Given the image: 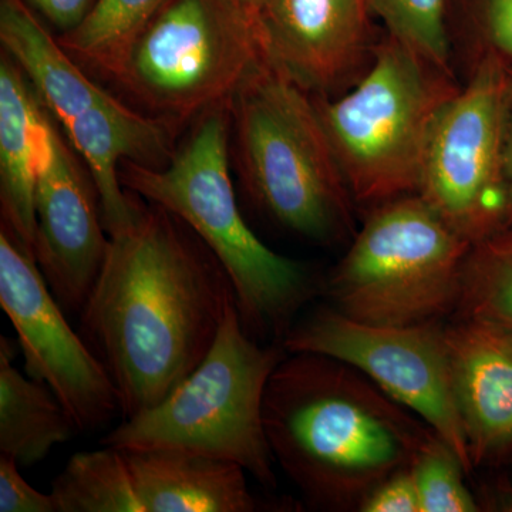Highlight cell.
Returning <instances> with one entry per match:
<instances>
[{
  "label": "cell",
  "mask_w": 512,
  "mask_h": 512,
  "mask_svg": "<svg viewBox=\"0 0 512 512\" xmlns=\"http://www.w3.org/2000/svg\"><path fill=\"white\" fill-rule=\"evenodd\" d=\"M0 305L18 333L26 373L52 390L77 430L99 429L120 414L106 367L67 322L35 254L3 224Z\"/></svg>",
  "instance_id": "8fae6325"
},
{
  "label": "cell",
  "mask_w": 512,
  "mask_h": 512,
  "mask_svg": "<svg viewBox=\"0 0 512 512\" xmlns=\"http://www.w3.org/2000/svg\"><path fill=\"white\" fill-rule=\"evenodd\" d=\"M370 0H266L258 16L266 60L313 96H340L372 62Z\"/></svg>",
  "instance_id": "4fadbf2b"
},
{
  "label": "cell",
  "mask_w": 512,
  "mask_h": 512,
  "mask_svg": "<svg viewBox=\"0 0 512 512\" xmlns=\"http://www.w3.org/2000/svg\"><path fill=\"white\" fill-rule=\"evenodd\" d=\"M456 311L512 338V228L500 229L471 245Z\"/></svg>",
  "instance_id": "7402d4cb"
},
{
  "label": "cell",
  "mask_w": 512,
  "mask_h": 512,
  "mask_svg": "<svg viewBox=\"0 0 512 512\" xmlns=\"http://www.w3.org/2000/svg\"><path fill=\"white\" fill-rule=\"evenodd\" d=\"M28 5L42 13L47 22L64 33L82 23L96 0H25Z\"/></svg>",
  "instance_id": "83f0119b"
},
{
  "label": "cell",
  "mask_w": 512,
  "mask_h": 512,
  "mask_svg": "<svg viewBox=\"0 0 512 512\" xmlns=\"http://www.w3.org/2000/svg\"><path fill=\"white\" fill-rule=\"evenodd\" d=\"M249 197L276 224L312 241L353 229L352 194L315 99L268 60L229 101Z\"/></svg>",
  "instance_id": "277c9868"
},
{
  "label": "cell",
  "mask_w": 512,
  "mask_h": 512,
  "mask_svg": "<svg viewBox=\"0 0 512 512\" xmlns=\"http://www.w3.org/2000/svg\"><path fill=\"white\" fill-rule=\"evenodd\" d=\"M12 342L0 338V456L20 467L40 463L76 429L69 413L45 383L13 366Z\"/></svg>",
  "instance_id": "d6986e66"
},
{
  "label": "cell",
  "mask_w": 512,
  "mask_h": 512,
  "mask_svg": "<svg viewBox=\"0 0 512 512\" xmlns=\"http://www.w3.org/2000/svg\"><path fill=\"white\" fill-rule=\"evenodd\" d=\"M419 490L420 512H473L478 504L464 483L463 461L436 437L421 451L413 467Z\"/></svg>",
  "instance_id": "cb8c5ba5"
},
{
  "label": "cell",
  "mask_w": 512,
  "mask_h": 512,
  "mask_svg": "<svg viewBox=\"0 0 512 512\" xmlns=\"http://www.w3.org/2000/svg\"><path fill=\"white\" fill-rule=\"evenodd\" d=\"M286 352L342 360L369 377L397 403L416 413L456 451L467 473L474 464L458 412L444 326H373L318 309L282 340Z\"/></svg>",
  "instance_id": "30bf717a"
},
{
  "label": "cell",
  "mask_w": 512,
  "mask_h": 512,
  "mask_svg": "<svg viewBox=\"0 0 512 512\" xmlns=\"http://www.w3.org/2000/svg\"><path fill=\"white\" fill-rule=\"evenodd\" d=\"M511 80L510 109H508L507 134L504 148V192L505 217L504 228H512V64L508 63Z\"/></svg>",
  "instance_id": "f1b7e54d"
},
{
  "label": "cell",
  "mask_w": 512,
  "mask_h": 512,
  "mask_svg": "<svg viewBox=\"0 0 512 512\" xmlns=\"http://www.w3.org/2000/svg\"><path fill=\"white\" fill-rule=\"evenodd\" d=\"M50 494L57 512H141L126 456L117 447L74 454Z\"/></svg>",
  "instance_id": "44dd1931"
},
{
  "label": "cell",
  "mask_w": 512,
  "mask_h": 512,
  "mask_svg": "<svg viewBox=\"0 0 512 512\" xmlns=\"http://www.w3.org/2000/svg\"><path fill=\"white\" fill-rule=\"evenodd\" d=\"M451 9L483 46L481 52L490 50L512 64V0H453Z\"/></svg>",
  "instance_id": "d4e9b609"
},
{
  "label": "cell",
  "mask_w": 512,
  "mask_h": 512,
  "mask_svg": "<svg viewBox=\"0 0 512 512\" xmlns=\"http://www.w3.org/2000/svg\"><path fill=\"white\" fill-rule=\"evenodd\" d=\"M234 302L217 256L160 205L141 204L111 235L80 328L116 387L123 420L158 406L201 365Z\"/></svg>",
  "instance_id": "6da1fadb"
},
{
  "label": "cell",
  "mask_w": 512,
  "mask_h": 512,
  "mask_svg": "<svg viewBox=\"0 0 512 512\" xmlns=\"http://www.w3.org/2000/svg\"><path fill=\"white\" fill-rule=\"evenodd\" d=\"M178 127L174 121L137 113L111 96L64 126L89 167L109 237L136 220L141 208L137 198L123 191L120 161L163 167L174 154Z\"/></svg>",
  "instance_id": "5bb4252c"
},
{
  "label": "cell",
  "mask_w": 512,
  "mask_h": 512,
  "mask_svg": "<svg viewBox=\"0 0 512 512\" xmlns=\"http://www.w3.org/2000/svg\"><path fill=\"white\" fill-rule=\"evenodd\" d=\"M45 104L3 52L0 59V211L2 224L35 254L36 183Z\"/></svg>",
  "instance_id": "e0dca14e"
},
{
  "label": "cell",
  "mask_w": 512,
  "mask_h": 512,
  "mask_svg": "<svg viewBox=\"0 0 512 512\" xmlns=\"http://www.w3.org/2000/svg\"><path fill=\"white\" fill-rule=\"evenodd\" d=\"M508 62L485 50L441 113L419 192L470 244L504 229V148L510 109Z\"/></svg>",
  "instance_id": "9c48e42d"
},
{
  "label": "cell",
  "mask_w": 512,
  "mask_h": 512,
  "mask_svg": "<svg viewBox=\"0 0 512 512\" xmlns=\"http://www.w3.org/2000/svg\"><path fill=\"white\" fill-rule=\"evenodd\" d=\"M505 510L512 511V494L507 495V501H505Z\"/></svg>",
  "instance_id": "4dcf8cb0"
},
{
  "label": "cell",
  "mask_w": 512,
  "mask_h": 512,
  "mask_svg": "<svg viewBox=\"0 0 512 512\" xmlns=\"http://www.w3.org/2000/svg\"><path fill=\"white\" fill-rule=\"evenodd\" d=\"M471 245L419 194L403 195L373 207L326 291L365 325L437 323L456 311Z\"/></svg>",
  "instance_id": "52a82bcc"
},
{
  "label": "cell",
  "mask_w": 512,
  "mask_h": 512,
  "mask_svg": "<svg viewBox=\"0 0 512 512\" xmlns=\"http://www.w3.org/2000/svg\"><path fill=\"white\" fill-rule=\"evenodd\" d=\"M19 464L0 456V512H57L52 494H43L22 477Z\"/></svg>",
  "instance_id": "484cf974"
},
{
  "label": "cell",
  "mask_w": 512,
  "mask_h": 512,
  "mask_svg": "<svg viewBox=\"0 0 512 512\" xmlns=\"http://www.w3.org/2000/svg\"><path fill=\"white\" fill-rule=\"evenodd\" d=\"M454 396L474 466L512 446V338L470 319L444 326Z\"/></svg>",
  "instance_id": "9a60e30c"
},
{
  "label": "cell",
  "mask_w": 512,
  "mask_h": 512,
  "mask_svg": "<svg viewBox=\"0 0 512 512\" xmlns=\"http://www.w3.org/2000/svg\"><path fill=\"white\" fill-rule=\"evenodd\" d=\"M265 59L255 13L224 0H168L116 82L153 116L183 126L229 104Z\"/></svg>",
  "instance_id": "ba28073f"
},
{
  "label": "cell",
  "mask_w": 512,
  "mask_h": 512,
  "mask_svg": "<svg viewBox=\"0 0 512 512\" xmlns=\"http://www.w3.org/2000/svg\"><path fill=\"white\" fill-rule=\"evenodd\" d=\"M285 352L284 346L259 345L232 303L201 365L158 406L121 421L101 446L177 448L221 458L275 487L264 399Z\"/></svg>",
  "instance_id": "8992f818"
},
{
  "label": "cell",
  "mask_w": 512,
  "mask_h": 512,
  "mask_svg": "<svg viewBox=\"0 0 512 512\" xmlns=\"http://www.w3.org/2000/svg\"><path fill=\"white\" fill-rule=\"evenodd\" d=\"M291 355L265 392L272 454L312 507L359 511L373 488L412 468L439 436L356 367L318 353Z\"/></svg>",
  "instance_id": "7a4b0ae2"
},
{
  "label": "cell",
  "mask_w": 512,
  "mask_h": 512,
  "mask_svg": "<svg viewBox=\"0 0 512 512\" xmlns=\"http://www.w3.org/2000/svg\"><path fill=\"white\" fill-rule=\"evenodd\" d=\"M359 511L420 512L419 490L412 468L397 471L373 488Z\"/></svg>",
  "instance_id": "4316f807"
},
{
  "label": "cell",
  "mask_w": 512,
  "mask_h": 512,
  "mask_svg": "<svg viewBox=\"0 0 512 512\" xmlns=\"http://www.w3.org/2000/svg\"><path fill=\"white\" fill-rule=\"evenodd\" d=\"M0 42L63 127L110 96L79 69L25 0H0Z\"/></svg>",
  "instance_id": "ac0fdd59"
},
{
  "label": "cell",
  "mask_w": 512,
  "mask_h": 512,
  "mask_svg": "<svg viewBox=\"0 0 512 512\" xmlns=\"http://www.w3.org/2000/svg\"><path fill=\"white\" fill-rule=\"evenodd\" d=\"M224 2L231 3V5L237 6V8L248 10V12L259 16V12L264 8L266 0H224Z\"/></svg>",
  "instance_id": "f546056e"
},
{
  "label": "cell",
  "mask_w": 512,
  "mask_h": 512,
  "mask_svg": "<svg viewBox=\"0 0 512 512\" xmlns=\"http://www.w3.org/2000/svg\"><path fill=\"white\" fill-rule=\"evenodd\" d=\"M460 89L453 72L386 33L352 89L312 94L353 200L376 207L419 192L434 128Z\"/></svg>",
  "instance_id": "5b68a950"
},
{
  "label": "cell",
  "mask_w": 512,
  "mask_h": 512,
  "mask_svg": "<svg viewBox=\"0 0 512 512\" xmlns=\"http://www.w3.org/2000/svg\"><path fill=\"white\" fill-rule=\"evenodd\" d=\"M141 512L258 510L237 463L177 448H121Z\"/></svg>",
  "instance_id": "2e32d148"
},
{
  "label": "cell",
  "mask_w": 512,
  "mask_h": 512,
  "mask_svg": "<svg viewBox=\"0 0 512 512\" xmlns=\"http://www.w3.org/2000/svg\"><path fill=\"white\" fill-rule=\"evenodd\" d=\"M231 128L229 104L214 107L195 120L167 164L123 161L120 180L137 197L183 220L217 256L249 335L284 340L316 288L305 265L266 247L242 217L229 175Z\"/></svg>",
  "instance_id": "3957f363"
},
{
  "label": "cell",
  "mask_w": 512,
  "mask_h": 512,
  "mask_svg": "<svg viewBox=\"0 0 512 512\" xmlns=\"http://www.w3.org/2000/svg\"><path fill=\"white\" fill-rule=\"evenodd\" d=\"M92 177L63 141L45 107L37 173L35 256L64 312L82 313L106 259L110 237L100 221Z\"/></svg>",
  "instance_id": "7c38bea8"
},
{
  "label": "cell",
  "mask_w": 512,
  "mask_h": 512,
  "mask_svg": "<svg viewBox=\"0 0 512 512\" xmlns=\"http://www.w3.org/2000/svg\"><path fill=\"white\" fill-rule=\"evenodd\" d=\"M168 0H96L77 28L64 33V49L116 82L131 49Z\"/></svg>",
  "instance_id": "ffe728a7"
},
{
  "label": "cell",
  "mask_w": 512,
  "mask_h": 512,
  "mask_svg": "<svg viewBox=\"0 0 512 512\" xmlns=\"http://www.w3.org/2000/svg\"><path fill=\"white\" fill-rule=\"evenodd\" d=\"M386 33L447 72L451 69L448 16L453 0H370Z\"/></svg>",
  "instance_id": "603a6c76"
}]
</instances>
